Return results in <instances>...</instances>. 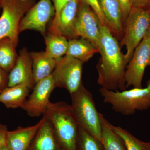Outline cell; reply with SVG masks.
Returning a JSON list of instances; mask_svg holds the SVG:
<instances>
[{
	"label": "cell",
	"instance_id": "34",
	"mask_svg": "<svg viewBox=\"0 0 150 150\" xmlns=\"http://www.w3.org/2000/svg\"><path fill=\"white\" fill-rule=\"evenodd\" d=\"M149 66H150V59L149 62Z\"/></svg>",
	"mask_w": 150,
	"mask_h": 150
},
{
	"label": "cell",
	"instance_id": "14",
	"mask_svg": "<svg viewBox=\"0 0 150 150\" xmlns=\"http://www.w3.org/2000/svg\"><path fill=\"white\" fill-rule=\"evenodd\" d=\"M100 7L107 26L110 31L118 37L123 35V13L118 0H99Z\"/></svg>",
	"mask_w": 150,
	"mask_h": 150
},
{
	"label": "cell",
	"instance_id": "26",
	"mask_svg": "<svg viewBox=\"0 0 150 150\" xmlns=\"http://www.w3.org/2000/svg\"><path fill=\"white\" fill-rule=\"evenodd\" d=\"M55 9V15L51 24H54L58 20L60 13L65 6L73 0H51Z\"/></svg>",
	"mask_w": 150,
	"mask_h": 150
},
{
	"label": "cell",
	"instance_id": "5",
	"mask_svg": "<svg viewBox=\"0 0 150 150\" xmlns=\"http://www.w3.org/2000/svg\"><path fill=\"white\" fill-rule=\"evenodd\" d=\"M150 25V9L132 7L124 23L121 44L126 46L124 59L126 66L135 49L146 34Z\"/></svg>",
	"mask_w": 150,
	"mask_h": 150
},
{
	"label": "cell",
	"instance_id": "24",
	"mask_svg": "<svg viewBox=\"0 0 150 150\" xmlns=\"http://www.w3.org/2000/svg\"><path fill=\"white\" fill-rule=\"evenodd\" d=\"M76 150H104L102 142L79 126Z\"/></svg>",
	"mask_w": 150,
	"mask_h": 150
},
{
	"label": "cell",
	"instance_id": "30",
	"mask_svg": "<svg viewBox=\"0 0 150 150\" xmlns=\"http://www.w3.org/2000/svg\"><path fill=\"white\" fill-rule=\"evenodd\" d=\"M132 7L147 8L150 5V0H131Z\"/></svg>",
	"mask_w": 150,
	"mask_h": 150
},
{
	"label": "cell",
	"instance_id": "2",
	"mask_svg": "<svg viewBox=\"0 0 150 150\" xmlns=\"http://www.w3.org/2000/svg\"><path fill=\"white\" fill-rule=\"evenodd\" d=\"M43 115L51 122L62 149L76 150L79 126L71 105L50 102Z\"/></svg>",
	"mask_w": 150,
	"mask_h": 150
},
{
	"label": "cell",
	"instance_id": "8",
	"mask_svg": "<svg viewBox=\"0 0 150 150\" xmlns=\"http://www.w3.org/2000/svg\"><path fill=\"white\" fill-rule=\"evenodd\" d=\"M150 59V34L147 31L126 66L125 74L126 88L131 86L134 88H143L142 80Z\"/></svg>",
	"mask_w": 150,
	"mask_h": 150
},
{
	"label": "cell",
	"instance_id": "12",
	"mask_svg": "<svg viewBox=\"0 0 150 150\" xmlns=\"http://www.w3.org/2000/svg\"><path fill=\"white\" fill-rule=\"evenodd\" d=\"M32 60L27 48L19 52L16 63L9 73L8 86L25 84L33 89L35 83L33 75Z\"/></svg>",
	"mask_w": 150,
	"mask_h": 150
},
{
	"label": "cell",
	"instance_id": "11",
	"mask_svg": "<svg viewBox=\"0 0 150 150\" xmlns=\"http://www.w3.org/2000/svg\"><path fill=\"white\" fill-rule=\"evenodd\" d=\"M55 87L53 74L38 82L33 91L25 103L23 109L29 116L38 117L44 115L49 102L51 93Z\"/></svg>",
	"mask_w": 150,
	"mask_h": 150
},
{
	"label": "cell",
	"instance_id": "22",
	"mask_svg": "<svg viewBox=\"0 0 150 150\" xmlns=\"http://www.w3.org/2000/svg\"><path fill=\"white\" fill-rule=\"evenodd\" d=\"M17 46L8 38L0 40V67L9 73L17 61Z\"/></svg>",
	"mask_w": 150,
	"mask_h": 150
},
{
	"label": "cell",
	"instance_id": "19",
	"mask_svg": "<svg viewBox=\"0 0 150 150\" xmlns=\"http://www.w3.org/2000/svg\"><path fill=\"white\" fill-rule=\"evenodd\" d=\"M99 51L88 40L81 38L71 39L68 41V48L66 55L71 56L85 63L89 61Z\"/></svg>",
	"mask_w": 150,
	"mask_h": 150
},
{
	"label": "cell",
	"instance_id": "10",
	"mask_svg": "<svg viewBox=\"0 0 150 150\" xmlns=\"http://www.w3.org/2000/svg\"><path fill=\"white\" fill-rule=\"evenodd\" d=\"M55 15V8L51 0H40L22 19L19 26V33L33 30L45 35L47 25Z\"/></svg>",
	"mask_w": 150,
	"mask_h": 150
},
{
	"label": "cell",
	"instance_id": "32",
	"mask_svg": "<svg viewBox=\"0 0 150 150\" xmlns=\"http://www.w3.org/2000/svg\"><path fill=\"white\" fill-rule=\"evenodd\" d=\"M2 1V0H0V9L1 8Z\"/></svg>",
	"mask_w": 150,
	"mask_h": 150
},
{
	"label": "cell",
	"instance_id": "13",
	"mask_svg": "<svg viewBox=\"0 0 150 150\" xmlns=\"http://www.w3.org/2000/svg\"><path fill=\"white\" fill-rule=\"evenodd\" d=\"M79 0H73L67 4L60 13L58 20L51 24L49 33L62 35L69 39L76 38L74 26Z\"/></svg>",
	"mask_w": 150,
	"mask_h": 150
},
{
	"label": "cell",
	"instance_id": "4",
	"mask_svg": "<svg viewBox=\"0 0 150 150\" xmlns=\"http://www.w3.org/2000/svg\"><path fill=\"white\" fill-rule=\"evenodd\" d=\"M72 108L79 126L95 138L101 141V113L98 112L93 96L82 83L71 94Z\"/></svg>",
	"mask_w": 150,
	"mask_h": 150
},
{
	"label": "cell",
	"instance_id": "35",
	"mask_svg": "<svg viewBox=\"0 0 150 150\" xmlns=\"http://www.w3.org/2000/svg\"><path fill=\"white\" fill-rule=\"evenodd\" d=\"M149 8V9H150V5L149 6V8Z\"/></svg>",
	"mask_w": 150,
	"mask_h": 150
},
{
	"label": "cell",
	"instance_id": "25",
	"mask_svg": "<svg viewBox=\"0 0 150 150\" xmlns=\"http://www.w3.org/2000/svg\"><path fill=\"white\" fill-rule=\"evenodd\" d=\"M96 14L103 25L107 26L106 21L100 7L99 0H84Z\"/></svg>",
	"mask_w": 150,
	"mask_h": 150
},
{
	"label": "cell",
	"instance_id": "1",
	"mask_svg": "<svg viewBox=\"0 0 150 150\" xmlns=\"http://www.w3.org/2000/svg\"><path fill=\"white\" fill-rule=\"evenodd\" d=\"M98 49L100 58L96 65L98 83L100 88L108 90H125L126 65L124 55L116 38L108 28L104 25L100 27Z\"/></svg>",
	"mask_w": 150,
	"mask_h": 150
},
{
	"label": "cell",
	"instance_id": "33",
	"mask_svg": "<svg viewBox=\"0 0 150 150\" xmlns=\"http://www.w3.org/2000/svg\"><path fill=\"white\" fill-rule=\"evenodd\" d=\"M148 31H149V33L150 34V25L149 27V29H148Z\"/></svg>",
	"mask_w": 150,
	"mask_h": 150
},
{
	"label": "cell",
	"instance_id": "16",
	"mask_svg": "<svg viewBox=\"0 0 150 150\" xmlns=\"http://www.w3.org/2000/svg\"><path fill=\"white\" fill-rule=\"evenodd\" d=\"M43 120V116L39 122L33 126L20 127L13 131H8L7 137V146L9 150H28Z\"/></svg>",
	"mask_w": 150,
	"mask_h": 150
},
{
	"label": "cell",
	"instance_id": "27",
	"mask_svg": "<svg viewBox=\"0 0 150 150\" xmlns=\"http://www.w3.org/2000/svg\"><path fill=\"white\" fill-rule=\"evenodd\" d=\"M118 1L122 9L124 23L132 8L131 0H118Z\"/></svg>",
	"mask_w": 150,
	"mask_h": 150
},
{
	"label": "cell",
	"instance_id": "18",
	"mask_svg": "<svg viewBox=\"0 0 150 150\" xmlns=\"http://www.w3.org/2000/svg\"><path fill=\"white\" fill-rule=\"evenodd\" d=\"M30 90L25 84L8 87L0 93V103L8 108H23Z\"/></svg>",
	"mask_w": 150,
	"mask_h": 150
},
{
	"label": "cell",
	"instance_id": "20",
	"mask_svg": "<svg viewBox=\"0 0 150 150\" xmlns=\"http://www.w3.org/2000/svg\"><path fill=\"white\" fill-rule=\"evenodd\" d=\"M102 126V142L104 150H126V146L121 137L113 131L111 123L100 114Z\"/></svg>",
	"mask_w": 150,
	"mask_h": 150
},
{
	"label": "cell",
	"instance_id": "17",
	"mask_svg": "<svg viewBox=\"0 0 150 150\" xmlns=\"http://www.w3.org/2000/svg\"><path fill=\"white\" fill-rule=\"evenodd\" d=\"M30 54L32 60L33 75L35 84L52 74L59 59L51 58L45 51L32 52Z\"/></svg>",
	"mask_w": 150,
	"mask_h": 150
},
{
	"label": "cell",
	"instance_id": "29",
	"mask_svg": "<svg viewBox=\"0 0 150 150\" xmlns=\"http://www.w3.org/2000/svg\"><path fill=\"white\" fill-rule=\"evenodd\" d=\"M8 131L6 125L0 123V148L7 145V137Z\"/></svg>",
	"mask_w": 150,
	"mask_h": 150
},
{
	"label": "cell",
	"instance_id": "31",
	"mask_svg": "<svg viewBox=\"0 0 150 150\" xmlns=\"http://www.w3.org/2000/svg\"><path fill=\"white\" fill-rule=\"evenodd\" d=\"M0 150H9L7 146H5L1 148H0Z\"/></svg>",
	"mask_w": 150,
	"mask_h": 150
},
{
	"label": "cell",
	"instance_id": "7",
	"mask_svg": "<svg viewBox=\"0 0 150 150\" xmlns=\"http://www.w3.org/2000/svg\"><path fill=\"white\" fill-rule=\"evenodd\" d=\"M83 64L80 60L67 55L59 59L52 74L55 87L65 88L70 94L76 91L82 83Z\"/></svg>",
	"mask_w": 150,
	"mask_h": 150
},
{
	"label": "cell",
	"instance_id": "9",
	"mask_svg": "<svg viewBox=\"0 0 150 150\" xmlns=\"http://www.w3.org/2000/svg\"><path fill=\"white\" fill-rule=\"evenodd\" d=\"M101 25L91 8L84 0H79L74 26L76 38L80 36L88 40L98 50Z\"/></svg>",
	"mask_w": 150,
	"mask_h": 150
},
{
	"label": "cell",
	"instance_id": "15",
	"mask_svg": "<svg viewBox=\"0 0 150 150\" xmlns=\"http://www.w3.org/2000/svg\"><path fill=\"white\" fill-rule=\"evenodd\" d=\"M44 120L30 145L28 150H63L50 121Z\"/></svg>",
	"mask_w": 150,
	"mask_h": 150
},
{
	"label": "cell",
	"instance_id": "23",
	"mask_svg": "<svg viewBox=\"0 0 150 150\" xmlns=\"http://www.w3.org/2000/svg\"><path fill=\"white\" fill-rule=\"evenodd\" d=\"M113 131L123 139L126 150H150V142H145L137 139L129 131L120 126L111 124Z\"/></svg>",
	"mask_w": 150,
	"mask_h": 150
},
{
	"label": "cell",
	"instance_id": "3",
	"mask_svg": "<svg viewBox=\"0 0 150 150\" xmlns=\"http://www.w3.org/2000/svg\"><path fill=\"white\" fill-rule=\"evenodd\" d=\"M99 92L103 102L110 104L114 111L122 115H133L137 110L150 108V79L144 88L113 91L100 88Z\"/></svg>",
	"mask_w": 150,
	"mask_h": 150
},
{
	"label": "cell",
	"instance_id": "36",
	"mask_svg": "<svg viewBox=\"0 0 150 150\" xmlns=\"http://www.w3.org/2000/svg\"><path fill=\"white\" fill-rule=\"evenodd\" d=\"M2 91L0 90V93H1V92Z\"/></svg>",
	"mask_w": 150,
	"mask_h": 150
},
{
	"label": "cell",
	"instance_id": "21",
	"mask_svg": "<svg viewBox=\"0 0 150 150\" xmlns=\"http://www.w3.org/2000/svg\"><path fill=\"white\" fill-rule=\"evenodd\" d=\"M46 48L45 53L51 58L58 59L67 54L68 41L66 38L58 34L49 33L44 35Z\"/></svg>",
	"mask_w": 150,
	"mask_h": 150
},
{
	"label": "cell",
	"instance_id": "28",
	"mask_svg": "<svg viewBox=\"0 0 150 150\" xmlns=\"http://www.w3.org/2000/svg\"><path fill=\"white\" fill-rule=\"evenodd\" d=\"M9 72L0 67V90L3 91L8 86Z\"/></svg>",
	"mask_w": 150,
	"mask_h": 150
},
{
	"label": "cell",
	"instance_id": "6",
	"mask_svg": "<svg viewBox=\"0 0 150 150\" xmlns=\"http://www.w3.org/2000/svg\"><path fill=\"white\" fill-rule=\"evenodd\" d=\"M35 1V0H2L0 40L8 38L17 46L20 22Z\"/></svg>",
	"mask_w": 150,
	"mask_h": 150
}]
</instances>
